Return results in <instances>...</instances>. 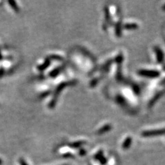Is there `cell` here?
I'll list each match as a JSON object with an SVG mask.
<instances>
[{
    "label": "cell",
    "instance_id": "6da1fadb",
    "mask_svg": "<svg viewBox=\"0 0 165 165\" xmlns=\"http://www.w3.org/2000/svg\"><path fill=\"white\" fill-rule=\"evenodd\" d=\"M140 73L142 74V75L144 76H156L158 75V72H156L155 71H145V70H142L140 71Z\"/></svg>",
    "mask_w": 165,
    "mask_h": 165
}]
</instances>
